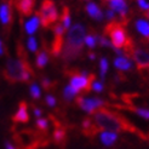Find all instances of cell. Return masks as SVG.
<instances>
[{
  "mask_svg": "<svg viewBox=\"0 0 149 149\" xmlns=\"http://www.w3.org/2000/svg\"><path fill=\"white\" fill-rule=\"evenodd\" d=\"M135 114L138 115L139 118H142L143 120H149V108H144V107H137L133 109Z\"/></svg>",
  "mask_w": 149,
  "mask_h": 149,
  "instance_id": "cb8c5ba5",
  "label": "cell"
},
{
  "mask_svg": "<svg viewBox=\"0 0 149 149\" xmlns=\"http://www.w3.org/2000/svg\"><path fill=\"white\" fill-rule=\"evenodd\" d=\"M136 1H137V5L141 10H143L144 12L149 11V1L148 0H136Z\"/></svg>",
  "mask_w": 149,
  "mask_h": 149,
  "instance_id": "4dcf8cb0",
  "label": "cell"
},
{
  "mask_svg": "<svg viewBox=\"0 0 149 149\" xmlns=\"http://www.w3.org/2000/svg\"><path fill=\"white\" fill-rule=\"evenodd\" d=\"M115 12L113 11V10H110V9H107L106 10V12H104V17H106L108 21H114V18H115Z\"/></svg>",
  "mask_w": 149,
  "mask_h": 149,
  "instance_id": "1f68e13d",
  "label": "cell"
},
{
  "mask_svg": "<svg viewBox=\"0 0 149 149\" xmlns=\"http://www.w3.org/2000/svg\"><path fill=\"white\" fill-rule=\"evenodd\" d=\"M107 1H108V3H110V1H115V0H107Z\"/></svg>",
  "mask_w": 149,
  "mask_h": 149,
  "instance_id": "f35d334b",
  "label": "cell"
},
{
  "mask_svg": "<svg viewBox=\"0 0 149 149\" xmlns=\"http://www.w3.org/2000/svg\"><path fill=\"white\" fill-rule=\"evenodd\" d=\"M79 108L86 114H93L95 111L102 109L106 106V101L100 97H88V96H80L77 98Z\"/></svg>",
  "mask_w": 149,
  "mask_h": 149,
  "instance_id": "52a82bcc",
  "label": "cell"
},
{
  "mask_svg": "<svg viewBox=\"0 0 149 149\" xmlns=\"http://www.w3.org/2000/svg\"><path fill=\"white\" fill-rule=\"evenodd\" d=\"M85 1H90V0H85Z\"/></svg>",
  "mask_w": 149,
  "mask_h": 149,
  "instance_id": "ab89813d",
  "label": "cell"
},
{
  "mask_svg": "<svg viewBox=\"0 0 149 149\" xmlns=\"http://www.w3.org/2000/svg\"><path fill=\"white\" fill-rule=\"evenodd\" d=\"M13 120L17 121V123H28L29 113H28V107H27V104L24 102H22L18 106L16 113H15V115H13Z\"/></svg>",
  "mask_w": 149,
  "mask_h": 149,
  "instance_id": "e0dca14e",
  "label": "cell"
},
{
  "mask_svg": "<svg viewBox=\"0 0 149 149\" xmlns=\"http://www.w3.org/2000/svg\"><path fill=\"white\" fill-rule=\"evenodd\" d=\"M97 44H100L102 47H113L110 40L103 35H97Z\"/></svg>",
  "mask_w": 149,
  "mask_h": 149,
  "instance_id": "83f0119b",
  "label": "cell"
},
{
  "mask_svg": "<svg viewBox=\"0 0 149 149\" xmlns=\"http://www.w3.org/2000/svg\"><path fill=\"white\" fill-rule=\"evenodd\" d=\"M12 19V12H11V6L9 3H3L0 4V22L4 27L9 26Z\"/></svg>",
  "mask_w": 149,
  "mask_h": 149,
  "instance_id": "5bb4252c",
  "label": "cell"
},
{
  "mask_svg": "<svg viewBox=\"0 0 149 149\" xmlns=\"http://www.w3.org/2000/svg\"><path fill=\"white\" fill-rule=\"evenodd\" d=\"M92 126H93V123H92V120H84L83 121V127H84V130H90V129H92Z\"/></svg>",
  "mask_w": 149,
  "mask_h": 149,
  "instance_id": "d6a6232c",
  "label": "cell"
},
{
  "mask_svg": "<svg viewBox=\"0 0 149 149\" xmlns=\"http://www.w3.org/2000/svg\"><path fill=\"white\" fill-rule=\"evenodd\" d=\"M38 15L40 17L42 27L47 28L51 24L56 23V21L58 19V10L56 4L52 0H44L40 5V10Z\"/></svg>",
  "mask_w": 149,
  "mask_h": 149,
  "instance_id": "5b68a950",
  "label": "cell"
},
{
  "mask_svg": "<svg viewBox=\"0 0 149 149\" xmlns=\"http://www.w3.org/2000/svg\"><path fill=\"white\" fill-rule=\"evenodd\" d=\"M63 28L65 29V31H68V29L72 27V16L69 13V10L67 9V7H64L63 9V12H62V16H61V22H59Z\"/></svg>",
  "mask_w": 149,
  "mask_h": 149,
  "instance_id": "d6986e66",
  "label": "cell"
},
{
  "mask_svg": "<svg viewBox=\"0 0 149 149\" xmlns=\"http://www.w3.org/2000/svg\"><path fill=\"white\" fill-rule=\"evenodd\" d=\"M4 55V44L1 41V39H0V56Z\"/></svg>",
  "mask_w": 149,
  "mask_h": 149,
  "instance_id": "8d00e7d4",
  "label": "cell"
},
{
  "mask_svg": "<svg viewBox=\"0 0 149 149\" xmlns=\"http://www.w3.org/2000/svg\"><path fill=\"white\" fill-rule=\"evenodd\" d=\"M33 115L38 119V118H41L42 116V110L40 109V108H38V107H35L34 109H33Z\"/></svg>",
  "mask_w": 149,
  "mask_h": 149,
  "instance_id": "836d02e7",
  "label": "cell"
},
{
  "mask_svg": "<svg viewBox=\"0 0 149 149\" xmlns=\"http://www.w3.org/2000/svg\"><path fill=\"white\" fill-rule=\"evenodd\" d=\"M27 49L31 52H36L38 51V41L33 35H29L27 39Z\"/></svg>",
  "mask_w": 149,
  "mask_h": 149,
  "instance_id": "d4e9b609",
  "label": "cell"
},
{
  "mask_svg": "<svg viewBox=\"0 0 149 149\" xmlns=\"http://www.w3.org/2000/svg\"><path fill=\"white\" fill-rule=\"evenodd\" d=\"M40 24H41V21H40L39 15H32V16L24 22V32L28 35H33L38 31Z\"/></svg>",
  "mask_w": 149,
  "mask_h": 149,
  "instance_id": "4fadbf2b",
  "label": "cell"
},
{
  "mask_svg": "<svg viewBox=\"0 0 149 149\" xmlns=\"http://www.w3.org/2000/svg\"><path fill=\"white\" fill-rule=\"evenodd\" d=\"M132 59L135 61L139 69H148L149 68V52L144 49L136 47L132 50Z\"/></svg>",
  "mask_w": 149,
  "mask_h": 149,
  "instance_id": "ba28073f",
  "label": "cell"
},
{
  "mask_svg": "<svg viewBox=\"0 0 149 149\" xmlns=\"http://www.w3.org/2000/svg\"><path fill=\"white\" fill-rule=\"evenodd\" d=\"M4 74L7 80L16 83V81H28L32 77L31 67L23 59L10 58L7 59Z\"/></svg>",
  "mask_w": 149,
  "mask_h": 149,
  "instance_id": "3957f363",
  "label": "cell"
},
{
  "mask_svg": "<svg viewBox=\"0 0 149 149\" xmlns=\"http://www.w3.org/2000/svg\"><path fill=\"white\" fill-rule=\"evenodd\" d=\"M34 5H35V0H17L16 6L18 11L23 15V16H29L32 15L34 10Z\"/></svg>",
  "mask_w": 149,
  "mask_h": 149,
  "instance_id": "9a60e30c",
  "label": "cell"
},
{
  "mask_svg": "<svg viewBox=\"0 0 149 149\" xmlns=\"http://www.w3.org/2000/svg\"><path fill=\"white\" fill-rule=\"evenodd\" d=\"M93 80V75H91L86 70H81L79 73H72L69 78V85L75 88L78 92L90 90L91 83Z\"/></svg>",
  "mask_w": 149,
  "mask_h": 149,
  "instance_id": "8992f818",
  "label": "cell"
},
{
  "mask_svg": "<svg viewBox=\"0 0 149 149\" xmlns=\"http://www.w3.org/2000/svg\"><path fill=\"white\" fill-rule=\"evenodd\" d=\"M4 148H5V149H17L11 142H9V141H6V142L4 143Z\"/></svg>",
  "mask_w": 149,
  "mask_h": 149,
  "instance_id": "e575fe53",
  "label": "cell"
},
{
  "mask_svg": "<svg viewBox=\"0 0 149 149\" xmlns=\"http://www.w3.org/2000/svg\"><path fill=\"white\" fill-rule=\"evenodd\" d=\"M108 68H109V63H108V59L106 57H102L100 59V78L102 80H104L107 75V72H108Z\"/></svg>",
  "mask_w": 149,
  "mask_h": 149,
  "instance_id": "7402d4cb",
  "label": "cell"
},
{
  "mask_svg": "<svg viewBox=\"0 0 149 149\" xmlns=\"http://www.w3.org/2000/svg\"><path fill=\"white\" fill-rule=\"evenodd\" d=\"M65 138V132L62 129H57L54 132V139L56 142H62V141Z\"/></svg>",
  "mask_w": 149,
  "mask_h": 149,
  "instance_id": "f546056e",
  "label": "cell"
},
{
  "mask_svg": "<svg viewBox=\"0 0 149 149\" xmlns=\"http://www.w3.org/2000/svg\"><path fill=\"white\" fill-rule=\"evenodd\" d=\"M85 45L88 49H95L96 45H97V35L86 34V36H85Z\"/></svg>",
  "mask_w": 149,
  "mask_h": 149,
  "instance_id": "603a6c76",
  "label": "cell"
},
{
  "mask_svg": "<svg viewBox=\"0 0 149 149\" xmlns=\"http://www.w3.org/2000/svg\"><path fill=\"white\" fill-rule=\"evenodd\" d=\"M79 93L80 92H78L75 88H73L70 85H65L63 87V91H62V97H63V100L65 102L69 103V102H73L75 98H78Z\"/></svg>",
  "mask_w": 149,
  "mask_h": 149,
  "instance_id": "ac0fdd59",
  "label": "cell"
},
{
  "mask_svg": "<svg viewBox=\"0 0 149 149\" xmlns=\"http://www.w3.org/2000/svg\"><path fill=\"white\" fill-rule=\"evenodd\" d=\"M85 10H86L88 16L96 21H98V22H101L104 18V12L102 11L101 7L93 1H88L85 6Z\"/></svg>",
  "mask_w": 149,
  "mask_h": 149,
  "instance_id": "8fae6325",
  "label": "cell"
},
{
  "mask_svg": "<svg viewBox=\"0 0 149 149\" xmlns=\"http://www.w3.org/2000/svg\"><path fill=\"white\" fill-rule=\"evenodd\" d=\"M106 33L109 35V40L114 49H130L131 42L124 27L119 23H109L106 27Z\"/></svg>",
  "mask_w": 149,
  "mask_h": 149,
  "instance_id": "277c9868",
  "label": "cell"
},
{
  "mask_svg": "<svg viewBox=\"0 0 149 149\" xmlns=\"http://www.w3.org/2000/svg\"><path fill=\"white\" fill-rule=\"evenodd\" d=\"M35 125H36V127H38L39 130H41V131H46V130L49 129V126H50L49 120H47L46 118H42V116L36 119Z\"/></svg>",
  "mask_w": 149,
  "mask_h": 149,
  "instance_id": "4316f807",
  "label": "cell"
},
{
  "mask_svg": "<svg viewBox=\"0 0 149 149\" xmlns=\"http://www.w3.org/2000/svg\"><path fill=\"white\" fill-rule=\"evenodd\" d=\"M45 103H46V106L50 107V108H55L57 106V100L54 95H51V93H47L45 96Z\"/></svg>",
  "mask_w": 149,
  "mask_h": 149,
  "instance_id": "f1b7e54d",
  "label": "cell"
},
{
  "mask_svg": "<svg viewBox=\"0 0 149 149\" xmlns=\"http://www.w3.org/2000/svg\"><path fill=\"white\" fill-rule=\"evenodd\" d=\"M98 141L100 143L106 147V148H111L116 144L119 141V132L114 131H107V130H100L98 132Z\"/></svg>",
  "mask_w": 149,
  "mask_h": 149,
  "instance_id": "9c48e42d",
  "label": "cell"
},
{
  "mask_svg": "<svg viewBox=\"0 0 149 149\" xmlns=\"http://www.w3.org/2000/svg\"><path fill=\"white\" fill-rule=\"evenodd\" d=\"M90 88L93 92H96V93H101L104 90V84H103L102 80H92Z\"/></svg>",
  "mask_w": 149,
  "mask_h": 149,
  "instance_id": "484cf974",
  "label": "cell"
},
{
  "mask_svg": "<svg viewBox=\"0 0 149 149\" xmlns=\"http://www.w3.org/2000/svg\"><path fill=\"white\" fill-rule=\"evenodd\" d=\"M85 36L86 28L81 23H75L68 29L62 47V57L64 61H74L81 55L85 45Z\"/></svg>",
  "mask_w": 149,
  "mask_h": 149,
  "instance_id": "6da1fadb",
  "label": "cell"
},
{
  "mask_svg": "<svg viewBox=\"0 0 149 149\" xmlns=\"http://www.w3.org/2000/svg\"><path fill=\"white\" fill-rule=\"evenodd\" d=\"M29 95L33 100H39L41 97V86L36 83H32L29 86Z\"/></svg>",
  "mask_w": 149,
  "mask_h": 149,
  "instance_id": "44dd1931",
  "label": "cell"
},
{
  "mask_svg": "<svg viewBox=\"0 0 149 149\" xmlns=\"http://www.w3.org/2000/svg\"><path fill=\"white\" fill-rule=\"evenodd\" d=\"M114 67L118 69V70H120V72H129L132 69V67H133V61L127 57L126 55H121V56H116L114 58V62H113Z\"/></svg>",
  "mask_w": 149,
  "mask_h": 149,
  "instance_id": "30bf717a",
  "label": "cell"
},
{
  "mask_svg": "<svg viewBox=\"0 0 149 149\" xmlns=\"http://www.w3.org/2000/svg\"><path fill=\"white\" fill-rule=\"evenodd\" d=\"M109 9L118 13L121 18H125L129 12V5L126 3V0H115V1L109 3Z\"/></svg>",
  "mask_w": 149,
  "mask_h": 149,
  "instance_id": "7c38bea8",
  "label": "cell"
},
{
  "mask_svg": "<svg viewBox=\"0 0 149 149\" xmlns=\"http://www.w3.org/2000/svg\"><path fill=\"white\" fill-rule=\"evenodd\" d=\"M49 63V55L46 51H40L38 55H36V59H35V64L38 68H44L46 67V64Z\"/></svg>",
  "mask_w": 149,
  "mask_h": 149,
  "instance_id": "ffe728a7",
  "label": "cell"
},
{
  "mask_svg": "<svg viewBox=\"0 0 149 149\" xmlns=\"http://www.w3.org/2000/svg\"><path fill=\"white\" fill-rule=\"evenodd\" d=\"M92 123L93 126H96L98 130L120 132L126 129V125L121 118L103 108L92 114Z\"/></svg>",
  "mask_w": 149,
  "mask_h": 149,
  "instance_id": "7a4b0ae2",
  "label": "cell"
},
{
  "mask_svg": "<svg viewBox=\"0 0 149 149\" xmlns=\"http://www.w3.org/2000/svg\"><path fill=\"white\" fill-rule=\"evenodd\" d=\"M42 86L44 87H49L50 86V80L47 78H44L42 79Z\"/></svg>",
  "mask_w": 149,
  "mask_h": 149,
  "instance_id": "d590c367",
  "label": "cell"
},
{
  "mask_svg": "<svg viewBox=\"0 0 149 149\" xmlns=\"http://www.w3.org/2000/svg\"><path fill=\"white\" fill-rule=\"evenodd\" d=\"M88 57H90V59H92V61H93V59L96 58V55L95 54H88Z\"/></svg>",
  "mask_w": 149,
  "mask_h": 149,
  "instance_id": "74e56055",
  "label": "cell"
},
{
  "mask_svg": "<svg viewBox=\"0 0 149 149\" xmlns=\"http://www.w3.org/2000/svg\"><path fill=\"white\" fill-rule=\"evenodd\" d=\"M135 28L141 36L149 40V22L146 18H137L135 22Z\"/></svg>",
  "mask_w": 149,
  "mask_h": 149,
  "instance_id": "2e32d148",
  "label": "cell"
}]
</instances>
